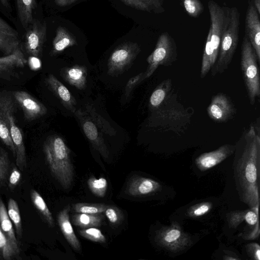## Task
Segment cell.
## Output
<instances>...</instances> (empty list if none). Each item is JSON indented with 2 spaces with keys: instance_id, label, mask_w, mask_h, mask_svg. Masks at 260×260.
Wrapping results in <instances>:
<instances>
[{
  "instance_id": "cell-1",
  "label": "cell",
  "mask_w": 260,
  "mask_h": 260,
  "mask_svg": "<svg viewBox=\"0 0 260 260\" xmlns=\"http://www.w3.org/2000/svg\"><path fill=\"white\" fill-rule=\"evenodd\" d=\"M240 150L238 175L244 200L253 207L258 205V169L260 156V138L251 126L236 146Z\"/></svg>"
},
{
  "instance_id": "cell-2",
  "label": "cell",
  "mask_w": 260,
  "mask_h": 260,
  "mask_svg": "<svg viewBox=\"0 0 260 260\" xmlns=\"http://www.w3.org/2000/svg\"><path fill=\"white\" fill-rule=\"evenodd\" d=\"M46 161L52 176L65 189L72 185L74 170L71 151L64 140L57 135L48 136L43 145Z\"/></svg>"
},
{
  "instance_id": "cell-3",
  "label": "cell",
  "mask_w": 260,
  "mask_h": 260,
  "mask_svg": "<svg viewBox=\"0 0 260 260\" xmlns=\"http://www.w3.org/2000/svg\"><path fill=\"white\" fill-rule=\"evenodd\" d=\"M210 26L203 50L200 77L204 78L216 62L221 36L227 20L229 8L210 0L208 3Z\"/></svg>"
},
{
  "instance_id": "cell-4",
  "label": "cell",
  "mask_w": 260,
  "mask_h": 260,
  "mask_svg": "<svg viewBox=\"0 0 260 260\" xmlns=\"http://www.w3.org/2000/svg\"><path fill=\"white\" fill-rule=\"evenodd\" d=\"M236 7L229 8V14L221 36L218 57L211 69L212 76L221 74L229 68L237 48L240 22Z\"/></svg>"
},
{
  "instance_id": "cell-5",
  "label": "cell",
  "mask_w": 260,
  "mask_h": 260,
  "mask_svg": "<svg viewBox=\"0 0 260 260\" xmlns=\"http://www.w3.org/2000/svg\"><path fill=\"white\" fill-rule=\"evenodd\" d=\"M16 104L12 93L0 90V117L10 129L15 150L16 166L23 171L27 167L26 151L23 134L16 122Z\"/></svg>"
},
{
  "instance_id": "cell-6",
  "label": "cell",
  "mask_w": 260,
  "mask_h": 260,
  "mask_svg": "<svg viewBox=\"0 0 260 260\" xmlns=\"http://www.w3.org/2000/svg\"><path fill=\"white\" fill-rule=\"evenodd\" d=\"M255 51L245 35L241 46V69L247 95L251 105L260 95V76Z\"/></svg>"
},
{
  "instance_id": "cell-7",
  "label": "cell",
  "mask_w": 260,
  "mask_h": 260,
  "mask_svg": "<svg viewBox=\"0 0 260 260\" xmlns=\"http://www.w3.org/2000/svg\"><path fill=\"white\" fill-rule=\"evenodd\" d=\"M177 55L176 46L173 39L167 32L161 34L154 50L147 58L148 66L144 72L145 80L150 77L158 66L172 64Z\"/></svg>"
},
{
  "instance_id": "cell-8",
  "label": "cell",
  "mask_w": 260,
  "mask_h": 260,
  "mask_svg": "<svg viewBox=\"0 0 260 260\" xmlns=\"http://www.w3.org/2000/svg\"><path fill=\"white\" fill-rule=\"evenodd\" d=\"M141 52L139 45L127 42L116 47L109 57L107 73L112 77H117L126 71Z\"/></svg>"
},
{
  "instance_id": "cell-9",
  "label": "cell",
  "mask_w": 260,
  "mask_h": 260,
  "mask_svg": "<svg viewBox=\"0 0 260 260\" xmlns=\"http://www.w3.org/2000/svg\"><path fill=\"white\" fill-rule=\"evenodd\" d=\"M155 241L162 247L173 252L182 250L191 243L190 236L177 223H173L158 230Z\"/></svg>"
},
{
  "instance_id": "cell-10",
  "label": "cell",
  "mask_w": 260,
  "mask_h": 260,
  "mask_svg": "<svg viewBox=\"0 0 260 260\" xmlns=\"http://www.w3.org/2000/svg\"><path fill=\"white\" fill-rule=\"evenodd\" d=\"M78 119L84 133L93 147L105 159L109 157V152L99 129L93 122L88 113L81 109L74 113Z\"/></svg>"
},
{
  "instance_id": "cell-11",
  "label": "cell",
  "mask_w": 260,
  "mask_h": 260,
  "mask_svg": "<svg viewBox=\"0 0 260 260\" xmlns=\"http://www.w3.org/2000/svg\"><path fill=\"white\" fill-rule=\"evenodd\" d=\"M46 33L45 22L33 19L26 28L25 35L24 47L28 54L37 57L40 55L46 39Z\"/></svg>"
},
{
  "instance_id": "cell-12",
  "label": "cell",
  "mask_w": 260,
  "mask_h": 260,
  "mask_svg": "<svg viewBox=\"0 0 260 260\" xmlns=\"http://www.w3.org/2000/svg\"><path fill=\"white\" fill-rule=\"evenodd\" d=\"M14 99L21 108L24 119L31 121L44 116L47 112L45 106L28 92L17 90L12 92Z\"/></svg>"
},
{
  "instance_id": "cell-13",
  "label": "cell",
  "mask_w": 260,
  "mask_h": 260,
  "mask_svg": "<svg viewBox=\"0 0 260 260\" xmlns=\"http://www.w3.org/2000/svg\"><path fill=\"white\" fill-rule=\"evenodd\" d=\"M207 111L209 117L217 122L227 121L236 113V109L230 99L221 93L212 98Z\"/></svg>"
},
{
  "instance_id": "cell-14",
  "label": "cell",
  "mask_w": 260,
  "mask_h": 260,
  "mask_svg": "<svg viewBox=\"0 0 260 260\" xmlns=\"http://www.w3.org/2000/svg\"><path fill=\"white\" fill-rule=\"evenodd\" d=\"M259 15L252 1L249 2L245 17V35L248 38L260 62V21Z\"/></svg>"
},
{
  "instance_id": "cell-15",
  "label": "cell",
  "mask_w": 260,
  "mask_h": 260,
  "mask_svg": "<svg viewBox=\"0 0 260 260\" xmlns=\"http://www.w3.org/2000/svg\"><path fill=\"white\" fill-rule=\"evenodd\" d=\"M235 150V146L225 144L217 149L202 154L196 159V164L202 171L209 170L219 164Z\"/></svg>"
},
{
  "instance_id": "cell-16",
  "label": "cell",
  "mask_w": 260,
  "mask_h": 260,
  "mask_svg": "<svg viewBox=\"0 0 260 260\" xmlns=\"http://www.w3.org/2000/svg\"><path fill=\"white\" fill-rule=\"evenodd\" d=\"M48 88L57 97L62 105L68 110L75 113L77 102L68 89L52 74L45 79Z\"/></svg>"
},
{
  "instance_id": "cell-17",
  "label": "cell",
  "mask_w": 260,
  "mask_h": 260,
  "mask_svg": "<svg viewBox=\"0 0 260 260\" xmlns=\"http://www.w3.org/2000/svg\"><path fill=\"white\" fill-rule=\"evenodd\" d=\"M161 188L159 182L148 178L136 176L129 181L126 192L134 197H141L152 194Z\"/></svg>"
},
{
  "instance_id": "cell-18",
  "label": "cell",
  "mask_w": 260,
  "mask_h": 260,
  "mask_svg": "<svg viewBox=\"0 0 260 260\" xmlns=\"http://www.w3.org/2000/svg\"><path fill=\"white\" fill-rule=\"evenodd\" d=\"M26 63L20 49L10 55L0 57V78L8 80L13 76L16 70L23 68Z\"/></svg>"
},
{
  "instance_id": "cell-19",
  "label": "cell",
  "mask_w": 260,
  "mask_h": 260,
  "mask_svg": "<svg viewBox=\"0 0 260 260\" xmlns=\"http://www.w3.org/2000/svg\"><path fill=\"white\" fill-rule=\"evenodd\" d=\"M61 77L71 85L83 90L86 85L87 69L84 66L74 65L62 68L60 71Z\"/></svg>"
},
{
  "instance_id": "cell-20",
  "label": "cell",
  "mask_w": 260,
  "mask_h": 260,
  "mask_svg": "<svg viewBox=\"0 0 260 260\" xmlns=\"http://www.w3.org/2000/svg\"><path fill=\"white\" fill-rule=\"evenodd\" d=\"M70 211V207L68 205L58 214L57 220L60 229L69 243L74 250L79 251L81 249L80 243L71 225L69 214Z\"/></svg>"
},
{
  "instance_id": "cell-21",
  "label": "cell",
  "mask_w": 260,
  "mask_h": 260,
  "mask_svg": "<svg viewBox=\"0 0 260 260\" xmlns=\"http://www.w3.org/2000/svg\"><path fill=\"white\" fill-rule=\"evenodd\" d=\"M77 44L76 38L64 27L59 26L53 40L51 55L58 54L66 48Z\"/></svg>"
},
{
  "instance_id": "cell-22",
  "label": "cell",
  "mask_w": 260,
  "mask_h": 260,
  "mask_svg": "<svg viewBox=\"0 0 260 260\" xmlns=\"http://www.w3.org/2000/svg\"><path fill=\"white\" fill-rule=\"evenodd\" d=\"M0 225L7 239L12 245L14 249L21 253L20 243L17 240L12 222L10 219L7 209L2 200L0 198Z\"/></svg>"
},
{
  "instance_id": "cell-23",
  "label": "cell",
  "mask_w": 260,
  "mask_h": 260,
  "mask_svg": "<svg viewBox=\"0 0 260 260\" xmlns=\"http://www.w3.org/2000/svg\"><path fill=\"white\" fill-rule=\"evenodd\" d=\"M125 5L137 10L149 13H161L165 11V0H120Z\"/></svg>"
},
{
  "instance_id": "cell-24",
  "label": "cell",
  "mask_w": 260,
  "mask_h": 260,
  "mask_svg": "<svg viewBox=\"0 0 260 260\" xmlns=\"http://www.w3.org/2000/svg\"><path fill=\"white\" fill-rule=\"evenodd\" d=\"M30 197L32 205L37 210L41 218L50 226H54V221L51 212L41 195L35 189L30 191Z\"/></svg>"
},
{
  "instance_id": "cell-25",
  "label": "cell",
  "mask_w": 260,
  "mask_h": 260,
  "mask_svg": "<svg viewBox=\"0 0 260 260\" xmlns=\"http://www.w3.org/2000/svg\"><path fill=\"white\" fill-rule=\"evenodd\" d=\"M171 88L172 81L170 79L164 80L157 85L149 98V108L152 110L157 109L167 98Z\"/></svg>"
},
{
  "instance_id": "cell-26",
  "label": "cell",
  "mask_w": 260,
  "mask_h": 260,
  "mask_svg": "<svg viewBox=\"0 0 260 260\" xmlns=\"http://www.w3.org/2000/svg\"><path fill=\"white\" fill-rule=\"evenodd\" d=\"M104 219V215L101 213L87 214L78 213L72 216L73 223L81 228L100 226Z\"/></svg>"
},
{
  "instance_id": "cell-27",
  "label": "cell",
  "mask_w": 260,
  "mask_h": 260,
  "mask_svg": "<svg viewBox=\"0 0 260 260\" xmlns=\"http://www.w3.org/2000/svg\"><path fill=\"white\" fill-rule=\"evenodd\" d=\"M19 19L24 28L26 29L33 20V11L36 7L35 0H16Z\"/></svg>"
},
{
  "instance_id": "cell-28",
  "label": "cell",
  "mask_w": 260,
  "mask_h": 260,
  "mask_svg": "<svg viewBox=\"0 0 260 260\" xmlns=\"http://www.w3.org/2000/svg\"><path fill=\"white\" fill-rule=\"evenodd\" d=\"M85 111L102 132L110 136H114L116 134V131L111 125L109 121L99 114L92 106L85 105Z\"/></svg>"
},
{
  "instance_id": "cell-29",
  "label": "cell",
  "mask_w": 260,
  "mask_h": 260,
  "mask_svg": "<svg viewBox=\"0 0 260 260\" xmlns=\"http://www.w3.org/2000/svg\"><path fill=\"white\" fill-rule=\"evenodd\" d=\"M21 253H18L9 242L0 225V260H20Z\"/></svg>"
},
{
  "instance_id": "cell-30",
  "label": "cell",
  "mask_w": 260,
  "mask_h": 260,
  "mask_svg": "<svg viewBox=\"0 0 260 260\" xmlns=\"http://www.w3.org/2000/svg\"><path fill=\"white\" fill-rule=\"evenodd\" d=\"M7 212L12 222L14 224L17 237H22V225L20 212L17 202L13 198H10L8 202Z\"/></svg>"
},
{
  "instance_id": "cell-31",
  "label": "cell",
  "mask_w": 260,
  "mask_h": 260,
  "mask_svg": "<svg viewBox=\"0 0 260 260\" xmlns=\"http://www.w3.org/2000/svg\"><path fill=\"white\" fill-rule=\"evenodd\" d=\"M19 49V38L0 32V51L4 56L10 55Z\"/></svg>"
},
{
  "instance_id": "cell-32",
  "label": "cell",
  "mask_w": 260,
  "mask_h": 260,
  "mask_svg": "<svg viewBox=\"0 0 260 260\" xmlns=\"http://www.w3.org/2000/svg\"><path fill=\"white\" fill-rule=\"evenodd\" d=\"M12 169L8 152L0 147V185L7 186L8 179Z\"/></svg>"
},
{
  "instance_id": "cell-33",
  "label": "cell",
  "mask_w": 260,
  "mask_h": 260,
  "mask_svg": "<svg viewBox=\"0 0 260 260\" xmlns=\"http://www.w3.org/2000/svg\"><path fill=\"white\" fill-rule=\"evenodd\" d=\"M108 205L104 204L78 203L73 205V210L77 213L96 214L104 212Z\"/></svg>"
},
{
  "instance_id": "cell-34",
  "label": "cell",
  "mask_w": 260,
  "mask_h": 260,
  "mask_svg": "<svg viewBox=\"0 0 260 260\" xmlns=\"http://www.w3.org/2000/svg\"><path fill=\"white\" fill-rule=\"evenodd\" d=\"M87 184L91 191L98 197H104L106 192L108 182L104 177L96 178L91 176L87 180Z\"/></svg>"
},
{
  "instance_id": "cell-35",
  "label": "cell",
  "mask_w": 260,
  "mask_h": 260,
  "mask_svg": "<svg viewBox=\"0 0 260 260\" xmlns=\"http://www.w3.org/2000/svg\"><path fill=\"white\" fill-rule=\"evenodd\" d=\"M0 140L11 151L15 158L16 153L10 129L5 122L0 117Z\"/></svg>"
},
{
  "instance_id": "cell-36",
  "label": "cell",
  "mask_w": 260,
  "mask_h": 260,
  "mask_svg": "<svg viewBox=\"0 0 260 260\" xmlns=\"http://www.w3.org/2000/svg\"><path fill=\"white\" fill-rule=\"evenodd\" d=\"M79 232L82 237L90 241L101 243L106 242V239L105 236L101 230L95 227L83 229L80 230Z\"/></svg>"
},
{
  "instance_id": "cell-37",
  "label": "cell",
  "mask_w": 260,
  "mask_h": 260,
  "mask_svg": "<svg viewBox=\"0 0 260 260\" xmlns=\"http://www.w3.org/2000/svg\"><path fill=\"white\" fill-rule=\"evenodd\" d=\"M184 9L192 17H198L203 12L204 7L200 0H181Z\"/></svg>"
},
{
  "instance_id": "cell-38",
  "label": "cell",
  "mask_w": 260,
  "mask_h": 260,
  "mask_svg": "<svg viewBox=\"0 0 260 260\" xmlns=\"http://www.w3.org/2000/svg\"><path fill=\"white\" fill-rule=\"evenodd\" d=\"M104 212L108 219L112 224H118L123 219L122 211L116 206L108 205Z\"/></svg>"
},
{
  "instance_id": "cell-39",
  "label": "cell",
  "mask_w": 260,
  "mask_h": 260,
  "mask_svg": "<svg viewBox=\"0 0 260 260\" xmlns=\"http://www.w3.org/2000/svg\"><path fill=\"white\" fill-rule=\"evenodd\" d=\"M21 179L22 174L20 170L16 166L13 165L8 177L7 187L10 190H14L20 183Z\"/></svg>"
},
{
  "instance_id": "cell-40",
  "label": "cell",
  "mask_w": 260,
  "mask_h": 260,
  "mask_svg": "<svg viewBox=\"0 0 260 260\" xmlns=\"http://www.w3.org/2000/svg\"><path fill=\"white\" fill-rule=\"evenodd\" d=\"M212 208V204L209 202L202 203L191 207L188 211L187 214L191 217L202 216Z\"/></svg>"
},
{
  "instance_id": "cell-41",
  "label": "cell",
  "mask_w": 260,
  "mask_h": 260,
  "mask_svg": "<svg viewBox=\"0 0 260 260\" xmlns=\"http://www.w3.org/2000/svg\"><path fill=\"white\" fill-rule=\"evenodd\" d=\"M144 80V72L140 73L131 78L125 87V95L128 97L135 87Z\"/></svg>"
},
{
  "instance_id": "cell-42",
  "label": "cell",
  "mask_w": 260,
  "mask_h": 260,
  "mask_svg": "<svg viewBox=\"0 0 260 260\" xmlns=\"http://www.w3.org/2000/svg\"><path fill=\"white\" fill-rule=\"evenodd\" d=\"M0 32L13 37L19 38V35L17 31L9 25L5 20L0 17Z\"/></svg>"
},
{
  "instance_id": "cell-43",
  "label": "cell",
  "mask_w": 260,
  "mask_h": 260,
  "mask_svg": "<svg viewBox=\"0 0 260 260\" xmlns=\"http://www.w3.org/2000/svg\"><path fill=\"white\" fill-rule=\"evenodd\" d=\"M258 205L253 207L255 211H249L244 215V219L247 223L251 225L255 224L258 220Z\"/></svg>"
},
{
  "instance_id": "cell-44",
  "label": "cell",
  "mask_w": 260,
  "mask_h": 260,
  "mask_svg": "<svg viewBox=\"0 0 260 260\" xmlns=\"http://www.w3.org/2000/svg\"><path fill=\"white\" fill-rule=\"evenodd\" d=\"M248 251L255 259H260L259 246L257 243H251L248 245Z\"/></svg>"
},
{
  "instance_id": "cell-45",
  "label": "cell",
  "mask_w": 260,
  "mask_h": 260,
  "mask_svg": "<svg viewBox=\"0 0 260 260\" xmlns=\"http://www.w3.org/2000/svg\"><path fill=\"white\" fill-rule=\"evenodd\" d=\"M244 217V215L243 212L236 213L233 215V217H231L230 223L235 227L242 221Z\"/></svg>"
},
{
  "instance_id": "cell-46",
  "label": "cell",
  "mask_w": 260,
  "mask_h": 260,
  "mask_svg": "<svg viewBox=\"0 0 260 260\" xmlns=\"http://www.w3.org/2000/svg\"><path fill=\"white\" fill-rule=\"evenodd\" d=\"M28 61L29 64L31 67H32L33 69H35V70H37L41 66V61L37 57L30 56Z\"/></svg>"
},
{
  "instance_id": "cell-47",
  "label": "cell",
  "mask_w": 260,
  "mask_h": 260,
  "mask_svg": "<svg viewBox=\"0 0 260 260\" xmlns=\"http://www.w3.org/2000/svg\"><path fill=\"white\" fill-rule=\"evenodd\" d=\"M78 0H54L57 5L64 7L70 5Z\"/></svg>"
},
{
  "instance_id": "cell-48",
  "label": "cell",
  "mask_w": 260,
  "mask_h": 260,
  "mask_svg": "<svg viewBox=\"0 0 260 260\" xmlns=\"http://www.w3.org/2000/svg\"><path fill=\"white\" fill-rule=\"evenodd\" d=\"M256 224V226L255 227V228L251 233H250V234L248 236H247V238H246V239H252L258 237L259 234L258 221H257V222Z\"/></svg>"
},
{
  "instance_id": "cell-49",
  "label": "cell",
  "mask_w": 260,
  "mask_h": 260,
  "mask_svg": "<svg viewBox=\"0 0 260 260\" xmlns=\"http://www.w3.org/2000/svg\"><path fill=\"white\" fill-rule=\"evenodd\" d=\"M254 7L259 15H260V0H252Z\"/></svg>"
},
{
  "instance_id": "cell-50",
  "label": "cell",
  "mask_w": 260,
  "mask_h": 260,
  "mask_svg": "<svg viewBox=\"0 0 260 260\" xmlns=\"http://www.w3.org/2000/svg\"><path fill=\"white\" fill-rule=\"evenodd\" d=\"M0 2L1 4L6 8H9L10 6L8 0H0Z\"/></svg>"
}]
</instances>
